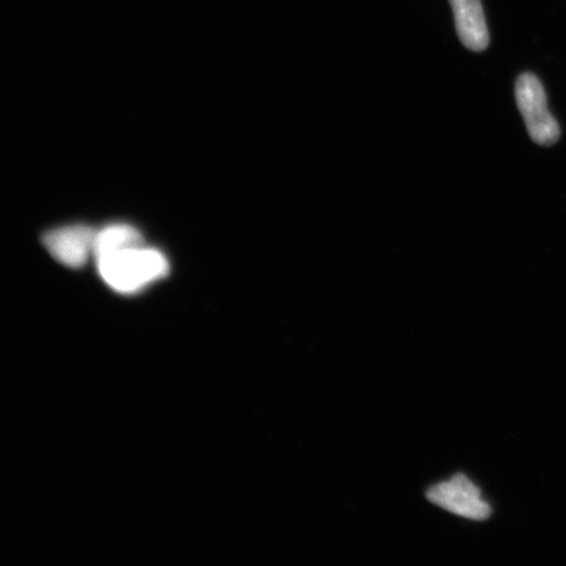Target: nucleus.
I'll return each mask as SVG.
<instances>
[{
  "instance_id": "f257e3e1",
  "label": "nucleus",
  "mask_w": 566,
  "mask_h": 566,
  "mask_svg": "<svg viewBox=\"0 0 566 566\" xmlns=\"http://www.w3.org/2000/svg\"><path fill=\"white\" fill-rule=\"evenodd\" d=\"M97 269L111 289L122 294H134L166 277L169 271L165 254L145 243L97 258Z\"/></svg>"
},
{
  "instance_id": "f03ea898",
  "label": "nucleus",
  "mask_w": 566,
  "mask_h": 566,
  "mask_svg": "<svg viewBox=\"0 0 566 566\" xmlns=\"http://www.w3.org/2000/svg\"><path fill=\"white\" fill-rule=\"evenodd\" d=\"M515 98L531 139L541 146L555 145L560 138V126L548 111L541 81L533 74H522L515 84Z\"/></svg>"
},
{
  "instance_id": "7ed1b4c3",
  "label": "nucleus",
  "mask_w": 566,
  "mask_h": 566,
  "mask_svg": "<svg viewBox=\"0 0 566 566\" xmlns=\"http://www.w3.org/2000/svg\"><path fill=\"white\" fill-rule=\"evenodd\" d=\"M431 504L471 521H486L492 507L481 497V491L464 475H457L438 484L427 493Z\"/></svg>"
},
{
  "instance_id": "20e7f679",
  "label": "nucleus",
  "mask_w": 566,
  "mask_h": 566,
  "mask_svg": "<svg viewBox=\"0 0 566 566\" xmlns=\"http://www.w3.org/2000/svg\"><path fill=\"white\" fill-rule=\"evenodd\" d=\"M96 231L83 224L65 226L42 237L46 250L61 264L81 268L94 254Z\"/></svg>"
},
{
  "instance_id": "39448f33",
  "label": "nucleus",
  "mask_w": 566,
  "mask_h": 566,
  "mask_svg": "<svg viewBox=\"0 0 566 566\" xmlns=\"http://www.w3.org/2000/svg\"><path fill=\"white\" fill-rule=\"evenodd\" d=\"M450 4L462 44L472 52L485 51L490 45V31L480 0H450Z\"/></svg>"
},
{
  "instance_id": "423d86ee",
  "label": "nucleus",
  "mask_w": 566,
  "mask_h": 566,
  "mask_svg": "<svg viewBox=\"0 0 566 566\" xmlns=\"http://www.w3.org/2000/svg\"><path fill=\"white\" fill-rule=\"evenodd\" d=\"M144 243L140 232L129 224H112L96 233L94 256L123 250L125 247Z\"/></svg>"
}]
</instances>
